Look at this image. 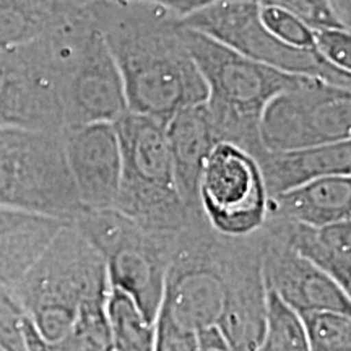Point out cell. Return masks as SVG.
I'll return each instance as SVG.
<instances>
[{"mask_svg":"<svg viewBox=\"0 0 351 351\" xmlns=\"http://www.w3.org/2000/svg\"><path fill=\"white\" fill-rule=\"evenodd\" d=\"M0 351H7L5 348H3V345H2V343H0Z\"/></svg>","mask_w":351,"mask_h":351,"instance_id":"d6a6232c","label":"cell"},{"mask_svg":"<svg viewBox=\"0 0 351 351\" xmlns=\"http://www.w3.org/2000/svg\"><path fill=\"white\" fill-rule=\"evenodd\" d=\"M269 200L256 158L232 143L215 145L199 181V204L207 225L228 238H247L265 225Z\"/></svg>","mask_w":351,"mask_h":351,"instance_id":"8fae6325","label":"cell"},{"mask_svg":"<svg viewBox=\"0 0 351 351\" xmlns=\"http://www.w3.org/2000/svg\"><path fill=\"white\" fill-rule=\"evenodd\" d=\"M0 207L72 223L85 212L60 132L0 127Z\"/></svg>","mask_w":351,"mask_h":351,"instance_id":"52a82bcc","label":"cell"},{"mask_svg":"<svg viewBox=\"0 0 351 351\" xmlns=\"http://www.w3.org/2000/svg\"><path fill=\"white\" fill-rule=\"evenodd\" d=\"M269 215L314 228L351 219V178L326 176L271 197Z\"/></svg>","mask_w":351,"mask_h":351,"instance_id":"d6986e66","label":"cell"},{"mask_svg":"<svg viewBox=\"0 0 351 351\" xmlns=\"http://www.w3.org/2000/svg\"><path fill=\"white\" fill-rule=\"evenodd\" d=\"M261 351H309L301 314L267 289L265 330Z\"/></svg>","mask_w":351,"mask_h":351,"instance_id":"603a6c76","label":"cell"},{"mask_svg":"<svg viewBox=\"0 0 351 351\" xmlns=\"http://www.w3.org/2000/svg\"><path fill=\"white\" fill-rule=\"evenodd\" d=\"M261 7H276L291 13L311 29L345 28L327 0H257ZM348 29V28H346Z\"/></svg>","mask_w":351,"mask_h":351,"instance_id":"484cf974","label":"cell"},{"mask_svg":"<svg viewBox=\"0 0 351 351\" xmlns=\"http://www.w3.org/2000/svg\"><path fill=\"white\" fill-rule=\"evenodd\" d=\"M265 150H300L351 138V88L309 78L276 95L258 125Z\"/></svg>","mask_w":351,"mask_h":351,"instance_id":"30bf717a","label":"cell"},{"mask_svg":"<svg viewBox=\"0 0 351 351\" xmlns=\"http://www.w3.org/2000/svg\"><path fill=\"white\" fill-rule=\"evenodd\" d=\"M166 138L179 194L189 208L202 212L199 204L202 168L208 153L218 143L205 103L174 114L166 124Z\"/></svg>","mask_w":351,"mask_h":351,"instance_id":"ac0fdd59","label":"cell"},{"mask_svg":"<svg viewBox=\"0 0 351 351\" xmlns=\"http://www.w3.org/2000/svg\"><path fill=\"white\" fill-rule=\"evenodd\" d=\"M258 238L267 289L298 314L333 311L351 315V296L330 276L296 254L269 228L262 226Z\"/></svg>","mask_w":351,"mask_h":351,"instance_id":"4fadbf2b","label":"cell"},{"mask_svg":"<svg viewBox=\"0 0 351 351\" xmlns=\"http://www.w3.org/2000/svg\"><path fill=\"white\" fill-rule=\"evenodd\" d=\"M263 226L351 296V219L314 228L269 215Z\"/></svg>","mask_w":351,"mask_h":351,"instance_id":"e0dca14e","label":"cell"},{"mask_svg":"<svg viewBox=\"0 0 351 351\" xmlns=\"http://www.w3.org/2000/svg\"><path fill=\"white\" fill-rule=\"evenodd\" d=\"M26 315L5 289H0V343L7 351H28L25 341Z\"/></svg>","mask_w":351,"mask_h":351,"instance_id":"83f0119b","label":"cell"},{"mask_svg":"<svg viewBox=\"0 0 351 351\" xmlns=\"http://www.w3.org/2000/svg\"><path fill=\"white\" fill-rule=\"evenodd\" d=\"M108 296L83 304L70 330L60 340H43L28 317L25 319V341L28 351H112L106 314Z\"/></svg>","mask_w":351,"mask_h":351,"instance_id":"ffe728a7","label":"cell"},{"mask_svg":"<svg viewBox=\"0 0 351 351\" xmlns=\"http://www.w3.org/2000/svg\"><path fill=\"white\" fill-rule=\"evenodd\" d=\"M119 69L129 112L168 124L207 101V86L182 38L181 20L135 2L86 3Z\"/></svg>","mask_w":351,"mask_h":351,"instance_id":"7a4b0ae2","label":"cell"},{"mask_svg":"<svg viewBox=\"0 0 351 351\" xmlns=\"http://www.w3.org/2000/svg\"><path fill=\"white\" fill-rule=\"evenodd\" d=\"M114 129L121 148V181L112 210L163 234H178L205 219L179 194L165 124L127 112Z\"/></svg>","mask_w":351,"mask_h":351,"instance_id":"8992f818","label":"cell"},{"mask_svg":"<svg viewBox=\"0 0 351 351\" xmlns=\"http://www.w3.org/2000/svg\"><path fill=\"white\" fill-rule=\"evenodd\" d=\"M261 20L263 26L287 46L301 51H315L313 29L291 13L276 7H261Z\"/></svg>","mask_w":351,"mask_h":351,"instance_id":"d4e9b609","label":"cell"},{"mask_svg":"<svg viewBox=\"0 0 351 351\" xmlns=\"http://www.w3.org/2000/svg\"><path fill=\"white\" fill-rule=\"evenodd\" d=\"M62 137L83 210H112L121 181V148L114 124L65 127Z\"/></svg>","mask_w":351,"mask_h":351,"instance_id":"5bb4252c","label":"cell"},{"mask_svg":"<svg viewBox=\"0 0 351 351\" xmlns=\"http://www.w3.org/2000/svg\"><path fill=\"white\" fill-rule=\"evenodd\" d=\"M109 293L103 257L77 225L67 223L10 295L43 340L72 328L83 304Z\"/></svg>","mask_w":351,"mask_h":351,"instance_id":"5b68a950","label":"cell"},{"mask_svg":"<svg viewBox=\"0 0 351 351\" xmlns=\"http://www.w3.org/2000/svg\"><path fill=\"white\" fill-rule=\"evenodd\" d=\"M119 2H135L145 3V5H153L171 13L176 19L184 20L197 12L204 10V8L219 2V0H119Z\"/></svg>","mask_w":351,"mask_h":351,"instance_id":"f546056e","label":"cell"},{"mask_svg":"<svg viewBox=\"0 0 351 351\" xmlns=\"http://www.w3.org/2000/svg\"><path fill=\"white\" fill-rule=\"evenodd\" d=\"M64 2L72 3V5H86V3L95 2V0H64Z\"/></svg>","mask_w":351,"mask_h":351,"instance_id":"1f68e13d","label":"cell"},{"mask_svg":"<svg viewBox=\"0 0 351 351\" xmlns=\"http://www.w3.org/2000/svg\"><path fill=\"white\" fill-rule=\"evenodd\" d=\"M72 223L103 257L109 287L129 295L155 324L176 234L145 230L116 210L83 212Z\"/></svg>","mask_w":351,"mask_h":351,"instance_id":"ba28073f","label":"cell"},{"mask_svg":"<svg viewBox=\"0 0 351 351\" xmlns=\"http://www.w3.org/2000/svg\"><path fill=\"white\" fill-rule=\"evenodd\" d=\"M309 351H351V315L333 311L301 314Z\"/></svg>","mask_w":351,"mask_h":351,"instance_id":"cb8c5ba5","label":"cell"},{"mask_svg":"<svg viewBox=\"0 0 351 351\" xmlns=\"http://www.w3.org/2000/svg\"><path fill=\"white\" fill-rule=\"evenodd\" d=\"M181 25L256 62L293 75L351 88V73L332 67L317 51L295 49L276 39L262 23L257 0H219L181 20Z\"/></svg>","mask_w":351,"mask_h":351,"instance_id":"9c48e42d","label":"cell"},{"mask_svg":"<svg viewBox=\"0 0 351 351\" xmlns=\"http://www.w3.org/2000/svg\"><path fill=\"white\" fill-rule=\"evenodd\" d=\"M0 127L64 129L56 69L44 38L0 51Z\"/></svg>","mask_w":351,"mask_h":351,"instance_id":"7c38bea8","label":"cell"},{"mask_svg":"<svg viewBox=\"0 0 351 351\" xmlns=\"http://www.w3.org/2000/svg\"><path fill=\"white\" fill-rule=\"evenodd\" d=\"M313 33L319 56L332 67L351 73V29L322 28L313 29Z\"/></svg>","mask_w":351,"mask_h":351,"instance_id":"4316f807","label":"cell"},{"mask_svg":"<svg viewBox=\"0 0 351 351\" xmlns=\"http://www.w3.org/2000/svg\"><path fill=\"white\" fill-rule=\"evenodd\" d=\"M256 160L271 199L326 176H350L351 140L300 150H263Z\"/></svg>","mask_w":351,"mask_h":351,"instance_id":"9a60e30c","label":"cell"},{"mask_svg":"<svg viewBox=\"0 0 351 351\" xmlns=\"http://www.w3.org/2000/svg\"><path fill=\"white\" fill-rule=\"evenodd\" d=\"M57 19L43 36L54 64L65 127L116 124L129 112L124 83L86 5L56 0Z\"/></svg>","mask_w":351,"mask_h":351,"instance_id":"277c9868","label":"cell"},{"mask_svg":"<svg viewBox=\"0 0 351 351\" xmlns=\"http://www.w3.org/2000/svg\"><path fill=\"white\" fill-rule=\"evenodd\" d=\"M257 351H261V350H257Z\"/></svg>","mask_w":351,"mask_h":351,"instance_id":"836d02e7","label":"cell"},{"mask_svg":"<svg viewBox=\"0 0 351 351\" xmlns=\"http://www.w3.org/2000/svg\"><path fill=\"white\" fill-rule=\"evenodd\" d=\"M182 38L207 86L205 108L217 140L257 158L265 150L258 134L263 109L276 95L302 85L311 77L256 62L186 26Z\"/></svg>","mask_w":351,"mask_h":351,"instance_id":"3957f363","label":"cell"},{"mask_svg":"<svg viewBox=\"0 0 351 351\" xmlns=\"http://www.w3.org/2000/svg\"><path fill=\"white\" fill-rule=\"evenodd\" d=\"M106 314L112 351H155V324L129 295L109 287Z\"/></svg>","mask_w":351,"mask_h":351,"instance_id":"7402d4cb","label":"cell"},{"mask_svg":"<svg viewBox=\"0 0 351 351\" xmlns=\"http://www.w3.org/2000/svg\"><path fill=\"white\" fill-rule=\"evenodd\" d=\"M265 309L258 231L228 238L200 219L174 236L156 317L192 332L217 327L232 351H257Z\"/></svg>","mask_w":351,"mask_h":351,"instance_id":"6da1fadb","label":"cell"},{"mask_svg":"<svg viewBox=\"0 0 351 351\" xmlns=\"http://www.w3.org/2000/svg\"><path fill=\"white\" fill-rule=\"evenodd\" d=\"M56 19L54 0H0V51L46 36Z\"/></svg>","mask_w":351,"mask_h":351,"instance_id":"44dd1931","label":"cell"},{"mask_svg":"<svg viewBox=\"0 0 351 351\" xmlns=\"http://www.w3.org/2000/svg\"><path fill=\"white\" fill-rule=\"evenodd\" d=\"M327 3L337 19L341 21V25L351 29V0H327Z\"/></svg>","mask_w":351,"mask_h":351,"instance_id":"4dcf8cb0","label":"cell"},{"mask_svg":"<svg viewBox=\"0 0 351 351\" xmlns=\"http://www.w3.org/2000/svg\"><path fill=\"white\" fill-rule=\"evenodd\" d=\"M65 225L44 215L0 207V289L12 293Z\"/></svg>","mask_w":351,"mask_h":351,"instance_id":"2e32d148","label":"cell"},{"mask_svg":"<svg viewBox=\"0 0 351 351\" xmlns=\"http://www.w3.org/2000/svg\"><path fill=\"white\" fill-rule=\"evenodd\" d=\"M155 351H199V332L186 330L169 320L156 317Z\"/></svg>","mask_w":351,"mask_h":351,"instance_id":"f1b7e54d","label":"cell"}]
</instances>
